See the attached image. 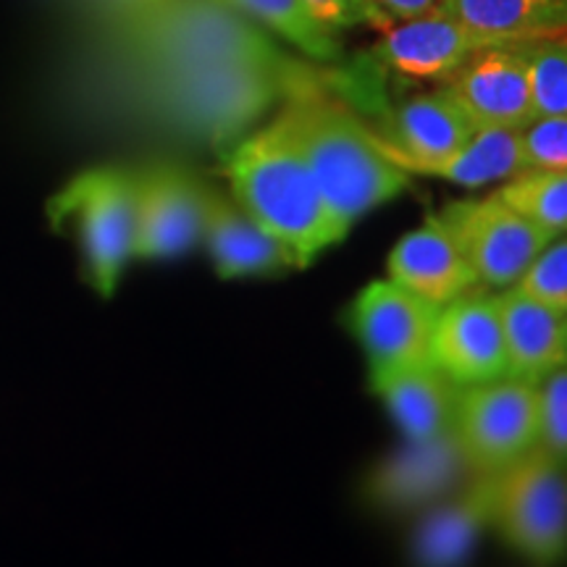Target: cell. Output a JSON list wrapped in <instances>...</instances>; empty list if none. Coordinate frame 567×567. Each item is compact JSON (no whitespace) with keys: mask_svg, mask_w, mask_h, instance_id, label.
Segmentation results:
<instances>
[{"mask_svg":"<svg viewBox=\"0 0 567 567\" xmlns=\"http://www.w3.org/2000/svg\"><path fill=\"white\" fill-rule=\"evenodd\" d=\"M203 243L221 279L276 276L302 268L297 255L260 229L237 203L205 187Z\"/></svg>","mask_w":567,"mask_h":567,"instance_id":"obj_15","label":"cell"},{"mask_svg":"<svg viewBox=\"0 0 567 567\" xmlns=\"http://www.w3.org/2000/svg\"><path fill=\"white\" fill-rule=\"evenodd\" d=\"M484 528H488V484L486 473H476L460 499L431 515L417 530V567H460Z\"/></svg>","mask_w":567,"mask_h":567,"instance_id":"obj_22","label":"cell"},{"mask_svg":"<svg viewBox=\"0 0 567 567\" xmlns=\"http://www.w3.org/2000/svg\"><path fill=\"white\" fill-rule=\"evenodd\" d=\"M478 130L452 90L439 84L396 105L386 124L373 130V137L389 161H434L465 147Z\"/></svg>","mask_w":567,"mask_h":567,"instance_id":"obj_14","label":"cell"},{"mask_svg":"<svg viewBox=\"0 0 567 567\" xmlns=\"http://www.w3.org/2000/svg\"><path fill=\"white\" fill-rule=\"evenodd\" d=\"M452 434L473 473H496L538 446V386L505 379L460 389Z\"/></svg>","mask_w":567,"mask_h":567,"instance_id":"obj_7","label":"cell"},{"mask_svg":"<svg viewBox=\"0 0 567 567\" xmlns=\"http://www.w3.org/2000/svg\"><path fill=\"white\" fill-rule=\"evenodd\" d=\"M515 287L523 295L567 316V237L551 239Z\"/></svg>","mask_w":567,"mask_h":567,"instance_id":"obj_26","label":"cell"},{"mask_svg":"<svg viewBox=\"0 0 567 567\" xmlns=\"http://www.w3.org/2000/svg\"><path fill=\"white\" fill-rule=\"evenodd\" d=\"M53 229L74 231L84 276L103 297L116 292L137 237V176L124 168H90L48 203Z\"/></svg>","mask_w":567,"mask_h":567,"instance_id":"obj_5","label":"cell"},{"mask_svg":"<svg viewBox=\"0 0 567 567\" xmlns=\"http://www.w3.org/2000/svg\"><path fill=\"white\" fill-rule=\"evenodd\" d=\"M538 444L567 463V368L538 384Z\"/></svg>","mask_w":567,"mask_h":567,"instance_id":"obj_28","label":"cell"},{"mask_svg":"<svg viewBox=\"0 0 567 567\" xmlns=\"http://www.w3.org/2000/svg\"><path fill=\"white\" fill-rule=\"evenodd\" d=\"M488 528L523 557L551 565L567 555V463L542 444L486 473Z\"/></svg>","mask_w":567,"mask_h":567,"instance_id":"obj_6","label":"cell"},{"mask_svg":"<svg viewBox=\"0 0 567 567\" xmlns=\"http://www.w3.org/2000/svg\"><path fill=\"white\" fill-rule=\"evenodd\" d=\"M313 17L331 32H347L368 27V30H386L392 21L381 13L371 0H305Z\"/></svg>","mask_w":567,"mask_h":567,"instance_id":"obj_29","label":"cell"},{"mask_svg":"<svg viewBox=\"0 0 567 567\" xmlns=\"http://www.w3.org/2000/svg\"><path fill=\"white\" fill-rule=\"evenodd\" d=\"M386 274L394 284L436 308H444L481 287L473 268L436 216L425 218L417 229L408 231L394 245L386 260Z\"/></svg>","mask_w":567,"mask_h":567,"instance_id":"obj_16","label":"cell"},{"mask_svg":"<svg viewBox=\"0 0 567 567\" xmlns=\"http://www.w3.org/2000/svg\"><path fill=\"white\" fill-rule=\"evenodd\" d=\"M463 471L473 473L460 452L455 434H446L436 442H410V450L396 455L379 473L373 488L379 499L389 505H417L450 488Z\"/></svg>","mask_w":567,"mask_h":567,"instance_id":"obj_21","label":"cell"},{"mask_svg":"<svg viewBox=\"0 0 567 567\" xmlns=\"http://www.w3.org/2000/svg\"><path fill=\"white\" fill-rule=\"evenodd\" d=\"M281 116L326 203L350 229L368 210L410 189V174L379 151L371 126L318 84L287 97Z\"/></svg>","mask_w":567,"mask_h":567,"instance_id":"obj_3","label":"cell"},{"mask_svg":"<svg viewBox=\"0 0 567 567\" xmlns=\"http://www.w3.org/2000/svg\"><path fill=\"white\" fill-rule=\"evenodd\" d=\"M431 363L460 389L505 379L507 347L496 292L476 287L439 310Z\"/></svg>","mask_w":567,"mask_h":567,"instance_id":"obj_9","label":"cell"},{"mask_svg":"<svg viewBox=\"0 0 567 567\" xmlns=\"http://www.w3.org/2000/svg\"><path fill=\"white\" fill-rule=\"evenodd\" d=\"M113 30V42L137 66V76L218 61L287 59L264 27L224 0H163Z\"/></svg>","mask_w":567,"mask_h":567,"instance_id":"obj_4","label":"cell"},{"mask_svg":"<svg viewBox=\"0 0 567 567\" xmlns=\"http://www.w3.org/2000/svg\"><path fill=\"white\" fill-rule=\"evenodd\" d=\"M134 176H137L134 258H179L203 243L205 184L172 163H158Z\"/></svg>","mask_w":567,"mask_h":567,"instance_id":"obj_12","label":"cell"},{"mask_svg":"<svg viewBox=\"0 0 567 567\" xmlns=\"http://www.w3.org/2000/svg\"><path fill=\"white\" fill-rule=\"evenodd\" d=\"M434 6L496 45L567 32V0H436Z\"/></svg>","mask_w":567,"mask_h":567,"instance_id":"obj_20","label":"cell"},{"mask_svg":"<svg viewBox=\"0 0 567 567\" xmlns=\"http://www.w3.org/2000/svg\"><path fill=\"white\" fill-rule=\"evenodd\" d=\"M371 389L408 442L425 444L452 434L460 386L434 363L375 368L371 371Z\"/></svg>","mask_w":567,"mask_h":567,"instance_id":"obj_17","label":"cell"},{"mask_svg":"<svg viewBox=\"0 0 567 567\" xmlns=\"http://www.w3.org/2000/svg\"><path fill=\"white\" fill-rule=\"evenodd\" d=\"M505 329L507 375L542 384L547 375L567 368V316L547 308L517 287L496 292Z\"/></svg>","mask_w":567,"mask_h":567,"instance_id":"obj_18","label":"cell"},{"mask_svg":"<svg viewBox=\"0 0 567 567\" xmlns=\"http://www.w3.org/2000/svg\"><path fill=\"white\" fill-rule=\"evenodd\" d=\"M84 3L105 17V21L118 24V21L137 17L142 11H151L153 6L163 3V0H84Z\"/></svg>","mask_w":567,"mask_h":567,"instance_id":"obj_30","label":"cell"},{"mask_svg":"<svg viewBox=\"0 0 567 567\" xmlns=\"http://www.w3.org/2000/svg\"><path fill=\"white\" fill-rule=\"evenodd\" d=\"M494 195L551 237L567 234V172L530 168L502 182Z\"/></svg>","mask_w":567,"mask_h":567,"instance_id":"obj_24","label":"cell"},{"mask_svg":"<svg viewBox=\"0 0 567 567\" xmlns=\"http://www.w3.org/2000/svg\"><path fill=\"white\" fill-rule=\"evenodd\" d=\"M439 310L392 279L368 284L350 308V329L365 350L371 371L431 363Z\"/></svg>","mask_w":567,"mask_h":567,"instance_id":"obj_10","label":"cell"},{"mask_svg":"<svg viewBox=\"0 0 567 567\" xmlns=\"http://www.w3.org/2000/svg\"><path fill=\"white\" fill-rule=\"evenodd\" d=\"M371 3L394 24V21L417 17V13L429 11L436 0H371Z\"/></svg>","mask_w":567,"mask_h":567,"instance_id":"obj_31","label":"cell"},{"mask_svg":"<svg viewBox=\"0 0 567 567\" xmlns=\"http://www.w3.org/2000/svg\"><path fill=\"white\" fill-rule=\"evenodd\" d=\"M305 87H313V80L289 59L218 61L137 76V95L147 113L224 153L266 111Z\"/></svg>","mask_w":567,"mask_h":567,"instance_id":"obj_1","label":"cell"},{"mask_svg":"<svg viewBox=\"0 0 567 567\" xmlns=\"http://www.w3.org/2000/svg\"><path fill=\"white\" fill-rule=\"evenodd\" d=\"M528 76L536 118L567 116V32L528 42Z\"/></svg>","mask_w":567,"mask_h":567,"instance_id":"obj_25","label":"cell"},{"mask_svg":"<svg viewBox=\"0 0 567 567\" xmlns=\"http://www.w3.org/2000/svg\"><path fill=\"white\" fill-rule=\"evenodd\" d=\"M446 87L478 126L526 130L536 118L528 76V42L484 48L446 82Z\"/></svg>","mask_w":567,"mask_h":567,"instance_id":"obj_13","label":"cell"},{"mask_svg":"<svg viewBox=\"0 0 567 567\" xmlns=\"http://www.w3.org/2000/svg\"><path fill=\"white\" fill-rule=\"evenodd\" d=\"M434 216L463 252L481 287L492 292L515 287L538 252L555 239L496 195L452 200Z\"/></svg>","mask_w":567,"mask_h":567,"instance_id":"obj_8","label":"cell"},{"mask_svg":"<svg viewBox=\"0 0 567 567\" xmlns=\"http://www.w3.org/2000/svg\"><path fill=\"white\" fill-rule=\"evenodd\" d=\"M410 176H434L463 187H486L494 182H507L526 172L520 147V130L481 126L476 137L460 151L434 161H392Z\"/></svg>","mask_w":567,"mask_h":567,"instance_id":"obj_19","label":"cell"},{"mask_svg":"<svg viewBox=\"0 0 567 567\" xmlns=\"http://www.w3.org/2000/svg\"><path fill=\"white\" fill-rule=\"evenodd\" d=\"M224 176L234 203L287 245L302 268L350 234V226L326 203L281 113L264 130L234 142L224 153Z\"/></svg>","mask_w":567,"mask_h":567,"instance_id":"obj_2","label":"cell"},{"mask_svg":"<svg viewBox=\"0 0 567 567\" xmlns=\"http://www.w3.org/2000/svg\"><path fill=\"white\" fill-rule=\"evenodd\" d=\"M234 11H239L255 24L287 40L297 51L318 63H337L342 59L339 34L321 24L305 0H224Z\"/></svg>","mask_w":567,"mask_h":567,"instance_id":"obj_23","label":"cell"},{"mask_svg":"<svg viewBox=\"0 0 567 567\" xmlns=\"http://www.w3.org/2000/svg\"><path fill=\"white\" fill-rule=\"evenodd\" d=\"M492 45L496 42L431 6L417 17L394 21L381 30L371 59L375 66L402 80L446 84L473 55Z\"/></svg>","mask_w":567,"mask_h":567,"instance_id":"obj_11","label":"cell"},{"mask_svg":"<svg viewBox=\"0 0 567 567\" xmlns=\"http://www.w3.org/2000/svg\"><path fill=\"white\" fill-rule=\"evenodd\" d=\"M520 147L526 172H567V116L534 118L520 130Z\"/></svg>","mask_w":567,"mask_h":567,"instance_id":"obj_27","label":"cell"}]
</instances>
